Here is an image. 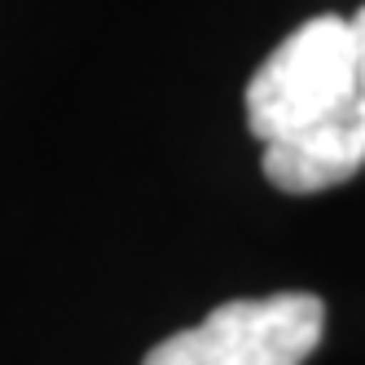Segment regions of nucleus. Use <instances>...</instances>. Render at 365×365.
Instances as JSON below:
<instances>
[{"label":"nucleus","mask_w":365,"mask_h":365,"mask_svg":"<svg viewBox=\"0 0 365 365\" xmlns=\"http://www.w3.org/2000/svg\"><path fill=\"white\" fill-rule=\"evenodd\" d=\"M361 119L352 18L317 14L291 31L247 84L251 137L269 145L299 141ZM365 123V119H361Z\"/></svg>","instance_id":"nucleus-1"},{"label":"nucleus","mask_w":365,"mask_h":365,"mask_svg":"<svg viewBox=\"0 0 365 365\" xmlns=\"http://www.w3.org/2000/svg\"><path fill=\"white\" fill-rule=\"evenodd\" d=\"M322 330L326 308L317 295L229 299L198 326L168 334L141 365H304L322 344Z\"/></svg>","instance_id":"nucleus-2"},{"label":"nucleus","mask_w":365,"mask_h":365,"mask_svg":"<svg viewBox=\"0 0 365 365\" xmlns=\"http://www.w3.org/2000/svg\"><path fill=\"white\" fill-rule=\"evenodd\" d=\"M352 36H356V110L365 119V5L352 14Z\"/></svg>","instance_id":"nucleus-3"}]
</instances>
